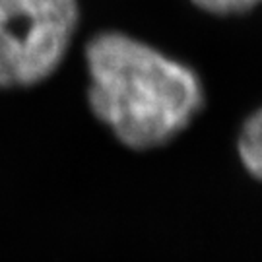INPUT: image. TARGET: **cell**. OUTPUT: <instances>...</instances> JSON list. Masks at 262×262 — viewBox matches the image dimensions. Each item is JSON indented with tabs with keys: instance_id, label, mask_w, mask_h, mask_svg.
Wrapping results in <instances>:
<instances>
[{
	"instance_id": "cell-1",
	"label": "cell",
	"mask_w": 262,
	"mask_h": 262,
	"mask_svg": "<svg viewBox=\"0 0 262 262\" xmlns=\"http://www.w3.org/2000/svg\"><path fill=\"white\" fill-rule=\"evenodd\" d=\"M94 115L130 150L175 140L206 107V85L190 64L122 31H101L85 47Z\"/></svg>"
},
{
	"instance_id": "cell-2",
	"label": "cell",
	"mask_w": 262,
	"mask_h": 262,
	"mask_svg": "<svg viewBox=\"0 0 262 262\" xmlns=\"http://www.w3.org/2000/svg\"><path fill=\"white\" fill-rule=\"evenodd\" d=\"M78 16V0H0V88H29L55 74Z\"/></svg>"
},
{
	"instance_id": "cell-3",
	"label": "cell",
	"mask_w": 262,
	"mask_h": 262,
	"mask_svg": "<svg viewBox=\"0 0 262 262\" xmlns=\"http://www.w3.org/2000/svg\"><path fill=\"white\" fill-rule=\"evenodd\" d=\"M237 151L245 169L254 179L262 181V105L254 109L241 124Z\"/></svg>"
},
{
	"instance_id": "cell-4",
	"label": "cell",
	"mask_w": 262,
	"mask_h": 262,
	"mask_svg": "<svg viewBox=\"0 0 262 262\" xmlns=\"http://www.w3.org/2000/svg\"><path fill=\"white\" fill-rule=\"evenodd\" d=\"M192 8L214 19H239L262 8V0H188Z\"/></svg>"
}]
</instances>
